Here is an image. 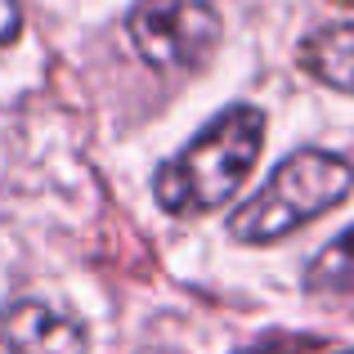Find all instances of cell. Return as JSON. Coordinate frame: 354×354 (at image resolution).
I'll return each instance as SVG.
<instances>
[{
	"mask_svg": "<svg viewBox=\"0 0 354 354\" xmlns=\"http://www.w3.org/2000/svg\"><path fill=\"white\" fill-rule=\"evenodd\" d=\"M260 144H265V113L256 104H234L198 130L171 162L157 166L153 198L166 216H202L225 207L251 180Z\"/></svg>",
	"mask_w": 354,
	"mask_h": 354,
	"instance_id": "6da1fadb",
	"label": "cell"
},
{
	"mask_svg": "<svg viewBox=\"0 0 354 354\" xmlns=\"http://www.w3.org/2000/svg\"><path fill=\"white\" fill-rule=\"evenodd\" d=\"M350 189L354 166L346 157L328 153V148H296L292 157L278 162L265 189L229 216V234L238 242L269 247V242L305 229L310 220H319L323 211H332L341 198H350Z\"/></svg>",
	"mask_w": 354,
	"mask_h": 354,
	"instance_id": "7a4b0ae2",
	"label": "cell"
},
{
	"mask_svg": "<svg viewBox=\"0 0 354 354\" xmlns=\"http://www.w3.org/2000/svg\"><path fill=\"white\" fill-rule=\"evenodd\" d=\"M126 32L153 72H189L216 54L220 14L207 0H135Z\"/></svg>",
	"mask_w": 354,
	"mask_h": 354,
	"instance_id": "3957f363",
	"label": "cell"
},
{
	"mask_svg": "<svg viewBox=\"0 0 354 354\" xmlns=\"http://www.w3.org/2000/svg\"><path fill=\"white\" fill-rule=\"evenodd\" d=\"M0 341L9 354H90L86 323L50 301H14L0 314Z\"/></svg>",
	"mask_w": 354,
	"mask_h": 354,
	"instance_id": "277c9868",
	"label": "cell"
},
{
	"mask_svg": "<svg viewBox=\"0 0 354 354\" xmlns=\"http://www.w3.org/2000/svg\"><path fill=\"white\" fill-rule=\"evenodd\" d=\"M301 68L314 81L354 95V23H328L301 41Z\"/></svg>",
	"mask_w": 354,
	"mask_h": 354,
	"instance_id": "5b68a950",
	"label": "cell"
},
{
	"mask_svg": "<svg viewBox=\"0 0 354 354\" xmlns=\"http://www.w3.org/2000/svg\"><path fill=\"white\" fill-rule=\"evenodd\" d=\"M305 287H310V292L354 296V225L346 234H337L310 265H305Z\"/></svg>",
	"mask_w": 354,
	"mask_h": 354,
	"instance_id": "8992f818",
	"label": "cell"
},
{
	"mask_svg": "<svg viewBox=\"0 0 354 354\" xmlns=\"http://www.w3.org/2000/svg\"><path fill=\"white\" fill-rule=\"evenodd\" d=\"M18 32H23V5L18 0H0V45L18 41Z\"/></svg>",
	"mask_w": 354,
	"mask_h": 354,
	"instance_id": "52a82bcc",
	"label": "cell"
},
{
	"mask_svg": "<svg viewBox=\"0 0 354 354\" xmlns=\"http://www.w3.org/2000/svg\"><path fill=\"white\" fill-rule=\"evenodd\" d=\"M346 354H354V350H346Z\"/></svg>",
	"mask_w": 354,
	"mask_h": 354,
	"instance_id": "ba28073f",
	"label": "cell"
}]
</instances>
